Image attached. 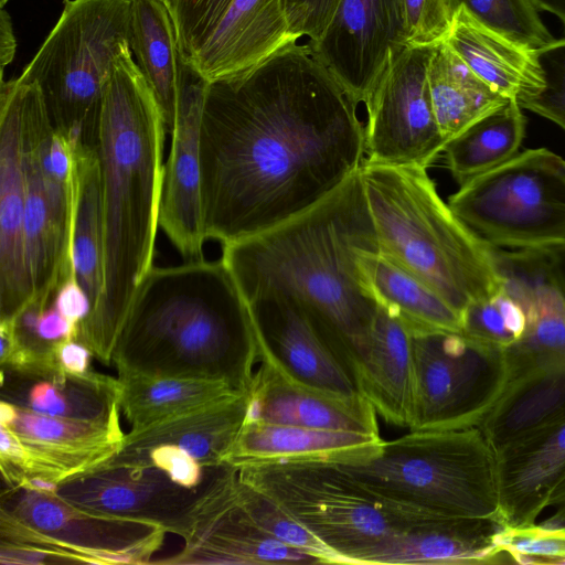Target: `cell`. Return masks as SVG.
I'll use <instances>...</instances> for the list:
<instances>
[{"label":"cell","instance_id":"d6986e66","mask_svg":"<svg viewBox=\"0 0 565 565\" xmlns=\"http://www.w3.org/2000/svg\"><path fill=\"white\" fill-rule=\"evenodd\" d=\"M294 42L298 41L289 32L285 0H233L204 42L185 58L213 83L257 66Z\"/></svg>","mask_w":565,"mask_h":565},{"label":"cell","instance_id":"f5cc1de1","mask_svg":"<svg viewBox=\"0 0 565 565\" xmlns=\"http://www.w3.org/2000/svg\"><path fill=\"white\" fill-rule=\"evenodd\" d=\"M164 1H167V0H164Z\"/></svg>","mask_w":565,"mask_h":565},{"label":"cell","instance_id":"ee69618b","mask_svg":"<svg viewBox=\"0 0 565 565\" xmlns=\"http://www.w3.org/2000/svg\"><path fill=\"white\" fill-rule=\"evenodd\" d=\"M53 353L61 376H85L89 374V358L93 354L84 343L63 339L54 342Z\"/></svg>","mask_w":565,"mask_h":565},{"label":"cell","instance_id":"c3c4849f","mask_svg":"<svg viewBox=\"0 0 565 565\" xmlns=\"http://www.w3.org/2000/svg\"><path fill=\"white\" fill-rule=\"evenodd\" d=\"M17 41L13 33L12 22L9 12L1 9L0 15V64L1 78H3L4 67L10 64L14 57Z\"/></svg>","mask_w":565,"mask_h":565},{"label":"cell","instance_id":"5b68a950","mask_svg":"<svg viewBox=\"0 0 565 565\" xmlns=\"http://www.w3.org/2000/svg\"><path fill=\"white\" fill-rule=\"evenodd\" d=\"M380 255L441 296L460 315L503 291L494 248L446 203L423 167L360 168Z\"/></svg>","mask_w":565,"mask_h":565},{"label":"cell","instance_id":"d590c367","mask_svg":"<svg viewBox=\"0 0 565 565\" xmlns=\"http://www.w3.org/2000/svg\"><path fill=\"white\" fill-rule=\"evenodd\" d=\"M451 15L460 7L475 19L514 41L539 49L553 36L531 0H447Z\"/></svg>","mask_w":565,"mask_h":565},{"label":"cell","instance_id":"603a6c76","mask_svg":"<svg viewBox=\"0 0 565 565\" xmlns=\"http://www.w3.org/2000/svg\"><path fill=\"white\" fill-rule=\"evenodd\" d=\"M353 379L376 414L390 424L411 428L416 387L412 332L381 305Z\"/></svg>","mask_w":565,"mask_h":565},{"label":"cell","instance_id":"4316f807","mask_svg":"<svg viewBox=\"0 0 565 565\" xmlns=\"http://www.w3.org/2000/svg\"><path fill=\"white\" fill-rule=\"evenodd\" d=\"M565 415V358L509 381L478 426L494 452Z\"/></svg>","mask_w":565,"mask_h":565},{"label":"cell","instance_id":"6da1fadb","mask_svg":"<svg viewBox=\"0 0 565 565\" xmlns=\"http://www.w3.org/2000/svg\"><path fill=\"white\" fill-rule=\"evenodd\" d=\"M358 106L308 43L210 83L199 146L206 239L270 230L358 172L365 159Z\"/></svg>","mask_w":565,"mask_h":565},{"label":"cell","instance_id":"484cf974","mask_svg":"<svg viewBox=\"0 0 565 565\" xmlns=\"http://www.w3.org/2000/svg\"><path fill=\"white\" fill-rule=\"evenodd\" d=\"M444 42L473 73L508 99L519 103L544 87L536 49L482 24L462 7L455 13Z\"/></svg>","mask_w":565,"mask_h":565},{"label":"cell","instance_id":"4fadbf2b","mask_svg":"<svg viewBox=\"0 0 565 565\" xmlns=\"http://www.w3.org/2000/svg\"><path fill=\"white\" fill-rule=\"evenodd\" d=\"M237 481V469L224 466L204 495L171 523L169 530L183 535L186 545L178 557L161 563L321 564L256 526L236 502Z\"/></svg>","mask_w":565,"mask_h":565},{"label":"cell","instance_id":"9c48e42d","mask_svg":"<svg viewBox=\"0 0 565 565\" xmlns=\"http://www.w3.org/2000/svg\"><path fill=\"white\" fill-rule=\"evenodd\" d=\"M452 211L493 248L565 247V159L527 149L460 185Z\"/></svg>","mask_w":565,"mask_h":565},{"label":"cell","instance_id":"f6af8a7d","mask_svg":"<svg viewBox=\"0 0 565 565\" xmlns=\"http://www.w3.org/2000/svg\"><path fill=\"white\" fill-rule=\"evenodd\" d=\"M38 333L46 342L76 339V329L53 305L42 312L38 323Z\"/></svg>","mask_w":565,"mask_h":565},{"label":"cell","instance_id":"8d00e7d4","mask_svg":"<svg viewBox=\"0 0 565 565\" xmlns=\"http://www.w3.org/2000/svg\"><path fill=\"white\" fill-rule=\"evenodd\" d=\"M536 58L544 87L519 104L523 109L553 121L565 131V38L554 39L536 49Z\"/></svg>","mask_w":565,"mask_h":565},{"label":"cell","instance_id":"277c9868","mask_svg":"<svg viewBox=\"0 0 565 565\" xmlns=\"http://www.w3.org/2000/svg\"><path fill=\"white\" fill-rule=\"evenodd\" d=\"M111 358L118 372L206 377L249 393L259 353L231 273L222 259L201 258L150 268Z\"/></svg>","mask_w":565,"mask_h":565},{"label":"cell","instance_id":"836d02e7","mask_svg":"<svg viewBox=\"0 0 565 565\" xmlns=\"http://www.w3.org/2000/svg\"><path fill=\"white\" fill-rule=\"evenodd\" d=\"M522 109L510 99L446 142L443 152L459 186L519 153L526 125Z\"/></svg>","mask_w":565,"mask_h":565},{"label":"cell","instance_id":"f35d334b","mask_svg":"<svg viewBox=\"0 0 565 565\" xmlns=\"http://www.w3.org/2000/svg\"><path fill=\"white\" fill-rule=\"evenodd\" d=\"M409 45L435 46L445 41L454 17L447 0H404Z\"/></svg>","mask_w":565,"mask_h":565},{"label":"cell","instance_id":"83f0119b","mask_svg":"<svg viewBox=\"0 0 565 565\" xmlns=\"http://www.w3.org/2000/svg\"><path fill=\"white\" fill-rule=\"evenodd\" d=\"M119 404L131 430L243 394L228 383L196 376L118 372Z\"/></svg>","mask_w":565,"mask_h":565},{"label":"cell","instance_id":"681fc988","mask_svg":"<svg viewBox=\"0 0 565 565\" xmlns=\"http://www.w3.org/2000/svg\"><path fill=\"white\" fill-rule=\"evenodd\" d=\"M541 10L555 14L565 24V0H531Z\"/></svg>","mask_w":565,"mask_h":565},{"label":"cell","instance_id":"7c38bea8","mask_svg":"<svg viewBox=\"0 0 565 565\" xmlns=\"http://www.w3.org/2000/svg\"><path fill=\"white\" fill-rule=\"evenodd\" d=\"M120 407L98 418L51 416L17 405L7 427L21 443L12 463L1 466L2 477L17 488L24 477H40L60 486L87 475L114 458L125 434Z\"/></svg>","mask_w":565,"mask_h":565},{"label":"cell","instance_id":"d6a6232c","mask_svg":"<svg viewBox=\"0 0 565 565\" xmlns=\"http://www.w3.org/2000/svg\"><path fill=\"white\" fill-rule=\"evenodd\" d=\"M362 267L377 303L394 313L411 332L461 333V315L426 284L380 254L366 256Z\"/></svg>","mask_w":565,"mask_h":565},{"label":"cell","instance_id":"1f68e13d","mask_svg":"<svg viewBox=\"0 0 565 565\" xmlns=\"http://www.w3.org/2000/svg\"><path fill=\"white\" fill-rule=\"evenodd\" d=\"M150 468L100 466L61 484L57 494L73 505L95 514L159 524L146 513L172 509L156 500L159 488L167 484L153 471L151 476L148 475Z\"/></svg>","mask_w":565,"mask_h":565},{"label":"cell","instance_id":"7dc6e473","mask_svg":"<svg viewBox=\"0 0 565 565\" xmlns=\"http://www.w3.org/2000/svg\"><path fill=\"white\" fill-rule=\"evenodd\" d=\"M502 315L505 328L519 341L526 330V316L521 306L509 297L504 290L493 297Z\"/></svg>","mask_w":565,"mask_h":565},{"label":"cell","instance_id":"ab89813d","mask_svg":"<svg viewBox=\"0 0 565 565\" xmlns=\"http://www.w3.org/2000/svg\"><path fill=\"white\" fill-rule=\"evenodd\" d=\"M108 467H152L162 471L178 487L186 490L198 487L203 477L202 465L189 452L173 444L154 446L128 463Z\"/></svg>","mask_w":565,"mask_h":565},{"label":"cell","instance_id":"4dcf8cb0","mask_svg":"<svg viewBox=\"0 0 565 565\" xmlns=\"http://www.w3.org/2000/svg\"><path fill=\"white\" fill-rule=\"evenodd\" d=\"M130 50L162 109L171 132L178 98L180 49L164 0H131Z\"/></svg>","mask_w":565,"mask_h":565},{"label":"cell","instance_id":"7a4b0ae2","mask_svg":"<svg viewBox=\"0 0 565 565\" xmlns=\"http://www.w3.org/2000/svg\"><path fill=\"white\" fill-rule=\"evenodd\" d=\"M372 254L379 241L359 170L306 212L223 244L221 259L245 302L298 305L353 376L379 308L362 267Z\"/></svg>","mask_w":565,"mask_h":565},{"label":"cell","instance_id":"f1b7e54d","mask_svg":"<svg viewBox=\"0 0 565 565\" xmlns=\"http://www.w3.org/2000/svg\"><path fill=\"white\" fill-rule=\"evenodd\" d=\"M427 76L434 114L446 142L510 100L473 73L445 42L435 45Z\"/></svg>","mask_w":565,"mask_h":565},{"label":"cell","instance_id":"ffe728a7","mask_svg":"<svg viewBox=\"0 0 565 565\" xmlns=\"http://www.w3.org/2000/svg\"><path fill=\"white\" fill-rule=\"evenodd\" d=\"M499 521L507 529L536 524L548 497L565 475V415L495 452Z\"/></svg>","mask_w":565,"mask_h":565},{"label":"cell","instance_id":"8992f818","mask_svg":"<svg viewBox=\"0 0 565 565\" xmlns=\"http://www.w3.org/2000/svg\"><path fill=\"white\" fill-rule=\"evenodd\" d=\"M337 465L377 494L427 513L499 521L497 456L479 427L411 430L367 458Z\"/></svg>","mask_w":565,"mask_h":565},{"label":"cell","instance_id":"cb8c5ba5","mask_svg":"<svg viewBox=\"0 0 565 565\" xmlns=\"http://www.w3.org/2000/svg\"><path fill=\"white\" fill-rule=\"evenodd\" d=\"M249 393L221 399L153 423L125 435L120 451L105 466L128 463L154 446L173 444L189 452L203 468H220L244 424Z\"/></svg>","mask_w":565,"mask_h":565},{"label":"cell","instance_id":"bcb514c9","mask_svg":"<svg viewBox=\"0 0 565 565\" xmlns=\"http://www.w3.org/2000/svg\"><path fill=\"white\" fill-rule=\"evenodd\" d=\"M546 509L550 511L548 516L536 525L545 531L565 532V475L552 490Z\"/></svg>","mask_w":565,"mask_h":565},{"label":"cell","instance_id":"8fae6325","mask_svg":"<svg viewBox=\"0 0 565 565\" xmlns=\"http://www.w3.org/2000/svg\"><path fill=\"white\" fill-rule=\"evenodd\" d=\"M434 47L406 45L390 60L364 104V162L428 168L443 152L427 76Z\"/></svg>","mask_w":565,"mask_h":565},{"label":"cell","instance_id":"60d3db41","mask_svg":"<svg viewBox=\"0 0 565 565\" xmlns=\"http://www.w3.org/2000/svg\"><path fill=\"white\" fill-rule=\"evenodd\" d=\"M341 0H285V12L291 36L308 38L316 43L329 26Z\"/></svg>","mask_w":565,"mask_h":565},{"label":"cell","instance_id":"9a60e30c","mask_svg":"<svg viewBox=\"0 0 565 565\" xmlns=\"http://www.w3.org/2000/svg\"><path fill=\"white\" fill-rule=\"evenodd\" d=\"M209 84L180 51L177 108L171 149L164 166L159 227L188 260L202 258L206 239L199 146Z\"/></svg>","mask_w":565,"mask_h":565},{"label":"cell","instance_id":"2e32d148","mask_svg":"<svg viewBox=\"0 0 565 565\" xmlns=\"http://www.w3.org/2000/svg\"><path fill=\"white\" fill-rule=\"evenodd\" d=\"M246 305L260 363L311 388L361 395L347 364L298 305L281 297H263Z\"/></svg>","mask_w":565,"mask_h":565},{"label":"cell","instance_id":"3957f363","mask_svg":"<svg viewBox=\"0 0 565 565\" xmlns=\"http://www.w3.org/2000/svg\"><path fill=\"white\" fill-rule=\"evenodd\" d=\"M130 46L105 84L97 153L100 166L103 288L76 340L109 361L135 294L152 267L167 126L153 89Z\"/></svg>","mask_w":565,"mask_h":565},{"label":"cell","instance_id":"ac0fdd59","mask_svg":"<svg viewBox=\"0 0 565 565\" xmlns=\"http://www.w3.org/2000/svg\"><path fill=\"white\" fill-rule=\"evenodd\" d=\"M22 115L25 177V247L34 297L52 303L61 284L72 274L71 244L52 221L42 181L40 149L54 130L36 82L17 79Z\"/></svg>","mask_w":565,"mask_h":565},{"label":"cell","instance_id":"816d5d0a","mask_svg":"<svg viewBox=\"0 0 565 565\" xmlns=\"http://www.w3.org/2000/svg\"><path fill=\"white\" fill-rule=\"evenodd\" d=\"M9 0H0V6H1V9L4 8V4L8 2Z\"/></svg>","mask_w":565,"mask_h":565},{"label":"cell","instance_id":"ba28073f","mask_svg":"<svg viewBox=\"0 0 565 565\" xmlns=\"http://www.w3.org/2000/svg\"><path fill=\"white\" fill-rule=\"evenodd\" d=\"M131 0H65L62 14L18 77L36 82L54 130L73 149H97L105 84L130 46Z\"/></svg>","mask_w":565,"mask_h":565},{"label":"cell","instance_id":"e575fe53","mask_svg":"<svg viewBox=\"0 0 565 565\" xmlns=\"http://www.w3.org/2000/svg\"><path fill=\"white\" fill-rule=\"evenodd\" d=\"M236 502L256 526L274 539L317 557L321 564H339L338 556L302 524L267 495L239 479L236 488Z\"/></svg>","mask_w":565,"mask_h":565},{"label":"cell","instance_id":"7bdbcfd3","mask_svg":"<svg viewBox=\"0 0 565 565\" xmlns=\"http://www.w3.org/2000/svg\"><path fill=\"white\" fill-rule=\"evenodd\" d=\"M51 305L73 324L76 335L79 324L93 311V303L74 274L61 284Z\"/></svg>","mask_w":565,"mask_h":565},{"label":"cell","instance_id":"30bf717a","mask_svg":"<svg viewBox=\"0 0 565 565\" xmlns=\"http://www.w3.org/2000/svg\"><path fill=\"white\" fill-rule=\"evenodd\" d=\"M415 412L409 430L478 427L509 383L505 349L459 332H412Z\"/></svg>","mask_w":565,"mask_h":565},{"label":"cell","instance_id":"d4e9b609","mask_svg":"<svg viewBox=\"0 0 565 565\" xmlns=\"http://www.w3.org/2000/svg\"><path fill=\"white\" fill-rule=\"evenodd\" d=\"M380 434L307 428L244 422L225 465L239 467L262 461H326L349 463L379 451Z\"/></svg>","mask_w":565,"mask_h":565},{"label":"cell","instance_id":"f546056e","mask_svg":"<svg viewBox=\"0 0 565 565\" xmlns=\"http://www.w3.org/2000/svg\"><path fill=\"white\" fill-rule=\"evenodd\" d=\"M74 192L71 230L73 274L93 309L103 288L104 225L97 149H73Z\"/></svg>","mask_w":565,"mask_h":565},{"label":"cell","instance_id":"f907efd6","mask_svg":"<svg viewBox=\"0 0 565 565\" xmlns=\"http://www.w3.org/2000/svg\"><path fill=\"white\" fill-rule=\"evenodd\" d=\"M553 268L565 288V247L548 250Z\"/></svg>","mask_w":565,"mask_h":565},{"label":"cell","instance_id":"74e56055","mask_svg":"<svg viewBox=\"0 0 565 565\" xmlns=\"http://www.w3.org/2000/svg\"><path fill=\"white\" fill-rule=\"evenodd\" d=\"M233 0H167L184 57L191 56Z\"/></svg>","mask_w":565,"mask_h":565},{"label":"cell","instance_id":"b9f144b4","mask_svg":"<svg viewBox=\"0 0 565 565\" xmlns=\"http://www.w3.org/2000/svg\"><path fill=\"white\" fill-rule=\"evenodd\" d=\"M461 333L470 339L504 349L515 342L505 328L494 298L472 302L463 310Z\"/></svg>","mask_w":565,"mask_h":565},{"label":"cell","instance_id":"44dd1931","mask_svg":"<svg viewBox=\"0 0 565 565\" xmlns=\"http://www.w3.org/2000/svg\"><path fill=\"white\" fill-rule=\"evenodd\" d=\"M379 434L376 412L362 395L341 396L292 382L260 363L244 422Z\"/></svg>","mask_w":565,"mask_h":565},{"label":"cell","instance_id":"7402d4cb","mask_svg":"<svg viewBox=\"0 0 565 565\" xmlns=\"http://www.w3.org/2000/svg\"><path fill=\"white\" fill-rule=\"evenodd\" d=\"M505 526L495 519L434 518L391 535L362 564H480L512 562L499 551Z\"/></svg>","mask_w":565,"mask_h":565},{"label":"cell","instance_id":"52a82bcc","mask_svg":"<svg viewBox=\"0 0 565 565\" xmlns=\"http://www.w3.org/2000/svg\"><path fill=\"white\" fill-rule=\"evenodd\" d=\"M235 468L242 482L302 524L339 564H362L391 535L441 518L377 494L333 462L262 461Z\"/></svg>","mask_w":565,"mask_h":565},{"label":"cell","instance_id":"e0dca14e","mask_svg":"<svg viewBox=\"0 0 565 565\" xmlns=\"http://www.w3.org/2000/svg\"><path fill=\"white\" fill-rule=\"evenodd\" d=\"M25 177L17 79L0 87V319L13 318L34 297L25 247Z\"/></svg>","mask_w":565,"mask_h":565},{"label":"cell","instance_id":"5bb4252c","mask_svg":"<svg viewBox=\"0 0 565 565\" xmlns=\"http://www.w3.org/2000/svg\"><path fill=\"white\" fill-rule=\"evenodd\" d=\"M406 45L404 0H341L321 39L309 44L358 104L367 102L390 60Z\"/></svg>","mask_w":565,"mask_h":565}]
</instances>
